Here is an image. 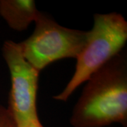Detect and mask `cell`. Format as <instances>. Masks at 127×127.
Returning a JSON list of instances; mask_svg holds the SVG:
<instances>
[{
  "mask_svg": "<svg viewBox=\"0 0 127 127\" xmlns=\"http://www.w3.org/2000/svg\"><path fill=\"white\" fill-rule=\"evenodd\" d=\"M0 127H17L7 108L0 104Z\"/></svg>",
  "mask_w": 127,
  "mask_h": 127,
  "instance_id": "cell-6",
  "label": "cell"
},
{
  "mask_svg": "<svg viewBox=\"0 0 127 127\" xmlns=\"http://www.w3.org/2000/svg\"><path fill=\"white\" fill-rule=\"evenodd\" d=\"M35 25L31 35L18 43L23 57L39 72L56 61L76 59L86 43L88 31L62 26L41 12Z\"/></svg>",
  "mask_w": 127,
  "mask_h": 127,
  "instance_id": "cell-3",
  "label": "cell"
},
{
  "mask_svg": "<svg viewBox=\"0 0 127 127\" xmlns=\"http://www.w3.org/2000/svg\"><path fill=\"white\" fill-rule=\"evenodd\" d=\"M40 14L32 0H0V16L14 31H25Z\"/></svg>",
  "mask_w": 127,
  "mask_h": 127,
  "instance_id": "cell-5",
  "label": "cell"
},
{
  "mask_svg": "<svg viewBox=\"0 0 127 127\" xmlns=\"http://www.w3.org/2000/svg\"><path fill=\"white\" fill-rule=\"evenodd\" d=\"M73 127L127 125V58L120 52L86 81L70 119Z\"/></svg>",
  "mask_w": 127,
  "mask_h": 127,
  "instance_id": "cell-1",
  "label": "cell"
},
{
  "mask_svg": "<svg viewBox=\"0 0 127 127\" xmlns=\"http://www.w3.org/2000/svg\"><path fill=\"white\" fill-rule=\"evenodd\" d=\"M44 127L42 126V124H41L40 119H37L35 121H33L32 122L29 123L28 124H27L26 127Z\"/></svg>",
  "mask_w": 127,
  "mask_h": 127,
  "instance_id": "cell-7",
  "label": "cell"
},
{
  "mask_svg": "<svg viewBox=\"0 0 127 127\" xmlns=\"http://www.w3.org/2000/svg\"><path fill=\"white\" fill-rule=\"evenodd\" d=\"M127 40V22L117 13L96 14L86 43L76 57L75 71L64 90L54 97L66 101L91 76L122 52Z\"/></svg>",
  "mask_w": 127,
  "mask_h": 127,
  "instance_id": "cell-2",
  "label": "cell"
},
{
  "mask_svg": "<svg viewBox=\"0 0 127 127\" xmlns=\"http://www.w3.org/2000/svg\"><path fill=\"white\" fill-rule=\"evenodd\" d=\"M2 55L11 78L7 109L17 127H24L39 119L36 100L40 72L23 57L18 42L5 41Z\"/></svg>",
  "mask_w": 127,
  "mask_h": 127,
  "instance_id": "cell-4",
  "label": "cell"
}]
</instances>
